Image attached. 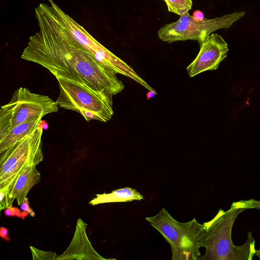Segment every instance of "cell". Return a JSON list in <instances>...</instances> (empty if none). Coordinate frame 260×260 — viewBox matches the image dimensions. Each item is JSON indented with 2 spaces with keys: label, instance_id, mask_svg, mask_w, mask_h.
I'll return each instance as SVG.
<instances>
[{
  "label": "cell",
  "instance_id": "obj_10",
  "mask_svg": "<svg viewBox=\"0 0 260 260\" xmlns=\"http://www.w3.org/2000/svg\"><path fill=\"white\" fill-rule=\"evenodd\" d=\"M43 133V126L41 123L29 135L1 154L0 177L24 155L42 146Z\"/></svg>",
  "mask_w": 260,
  "mask_h": 260
},
{
  "label": "cell",
  "instance_id": "obj_2",
  "mask_svg": "<svg viewBox=\"0 0 260 260\" xmlns=\"http://www.w3.org/2000/svg\"><path fill=\"white\" fill-rule=\"evenodd\" d=\"M249 209L260 210V201L254 199L233 202L227 211L220 209L211 220L204 222V231L199 240L205 252L198 260H252L255 255V239L252 232L242 245H234L232 231L238 215Z\"/></svg>",
  "mask_w": 260,
  "mask_h": 260
},
{
  "label": "cell",
  "instance_id": "obj_3",
  "mask_svg": "<svg viewBox=\"0 0 260 260\" xmlns=\"http://www.w3.org/2000/svg\"><path fill=\"white\" fill-rule=\"evenodd\" d=\"M56 78L59 87L56 100L58 107L79 113L87 121L106 122L111 119L114 113L112 94L95 90L81 83Z\"/></svg>",
  "mask_w": 260,
  "mask_h": 260
},
{
  "label": "cell",
  "instance_id": "obj_20",
  "mask_svg": "<svg viewBox=\"0 0 260 260\" xmlns=\"http://www.w3.org/2000/svg\"><path fill=\"white\" fill-rule=\"evenodd\" d=\"M0 236L4 240L9 241V230L5 227L2 226L0 229Z\"/></svg>",
  "mask_w": 260,
  "mask_h": 260
},
{
  "label": "cell",
  "instance_id": "obj_13",
  "mask_svg": "<svg viewBox=\"0 0 260 260\" xmlns=\"http://www.w3.org/2000/svg\"><path fill=\"white\" fill-rule=\"evenodd\" d=\"M42 118L19 124L0 138V153L29 135L41 123Z\"/></svg>",
  "mask_w": 260,
  "mask_h": 260
},
{
  "label": "cell",
  "instance_id": "obj_16",
  "mask_svg": "<svg viewBox=\"0 0 260 260\" xmlns=\"http://www.w3.org/2000/svg\"><path fill=\"white\" fill-rule=\"evenodd\" d=\"M34 260H57L58 255L52 251H44L34 246H30Z\"/></svg>",
  "mask_w": 260,
  "mask_h": 260
},
{
  "label": "cell",
  "instance_id": "obj_17",
  "mask_svg": "<svg viewBox=\"0 0 260 260\" xmlns=\"http://www.w3.org/2000/svg\"><path fill=\"white\" fill-rule=\"evenodd\" d=\"M15 198L12 197L8 191L5 189H0L1 209H6L12 206Z\"/></svg>",
  "mask_w": 260,
  "mask_h": 260
},
{
  "label": "cell",
  "instance_id": "obj_5",
  "mask_svg": "<svg viewBox=\"0 0 260 260\" xmlns=\"http://www.w3.org/2000/svg\"><path fill=\"white\" fill-rule=\"evenodd\" d=\"M48 1L60 24L71 35L80 49L90 55L107 71L130 78L148 90H153L131 66L99 43L82 26L63 12L52 0Z\"/></svg>",
  "mask_w": 260,
  "mask_h": 260
},
{
  "label": "cell",
  "instance_id": "obj_19",
  "mask_svg": "<svg viewBox=\"0 0 260 260\" xmlns=\"http://www.w3.org/2000/svg\"><path fill=\"white\" fill-rule=\"evenodd\" d=\"M20 208L23 211L27 212L30 216H35L34 211L29 206L28 199L27 197L25 198L22 203L20 205Z\"/></svg>",
  "mask_w": 260,
  "mask_h": 260
},
{
  "label": "cell",
  "instance_id": "obj_7",
  "mask_svg": "<svg viewBox=\"0 0 260 260\" xmlns=\"http://www.w3.org/2000/svg\"><path fill=\"white\" fill-rule=\"evenodd\" d=\"M245 11L234 12L212 19L197 18L189 12L180 16L178 20L167 24L157 32L161 41L172 43L177 41L192 40L199 44L214 31L229 28L236 21L243 17Z\"/></svg>",
  "mask_w": 260,
  "mask_h": 260
},
{
  "label": "cell",
  "instance_id": "obj_1",
  "mask_svg": "<svg viewBox=\"0 0 260 260\" xmlns=\"http://www.w3.org/2000/svg\"><path fill=\"white\" fill-rule=\"evenodd\" d=\"M35 15L39 30L29 38L22 59L43 66L55 78L81 83L96 91L114 95L123 89V84L115 73L77 45L51 6L40 4Z\"/></svg>",
  "mask_w": 260,
  "mask_h": 260
},
{
  "label": "cell",
  "instance_id": "obj_12",
  "mask_svg": "<svg viewBox=\"0 0 260 260\" xmlns=\"http://www.w3.org/2000/svg\"><path fill=\"white\" fill-rule=\"evenodd\" d=\"M42 146H40L20 158L2 176L0 177V189H6L16 177L27 166L38 165L43 159Z\"/></svg>",
  "mask_w": 260,
  "mask_h": 260
},
{
  "label": "cell",
  "instance_id": "obj_8",
  "mask_svg": "<svg viewBox=\"0 0 260 260\" xmlns=\"http://www.w3.org/2000/svg\"><path fill=\"white\" fill-rule=\"evenodd\" d=\"M200 44L198 55L186 68L190 77L207 71L216 70L229 51L227 43L217 33L211 34Z\"/></svg>",
  "mask_w": 260,
  "mask_h": 260
},
{
  "label": "cell",
  "instance_id": "obj_22",
  "mask_svg": "<svg viewBox=\"0 0 260 260\" xmlns=\"http://www.w3.org/2000/svg\"><path fill=\"white\" fill-rule=\"evenodd\" d=\"M260 259V249L256 250L255 255Z\"/></svg>",
  "mask_w": 260,
  "mask_h": 260
},
{
  "label": "cell",
  "instance_id": "obj_15",
  "mask_svg": "<svg viewBox=\"0 0 260 260\" xmlns=\"http://www.w3.org/2000/svg\"><path fill=\"white\" fill-rule=\"evenodd\" d=\"M167 6L168 11L183 15L191 10L192 6V0H164Z\"/></svg>",
  "mask_w": 260,
  "mask_h": 260
},
{
  "label": "cell",
  "instance_id": "obj_14",
  "mask_svg": "<svg viewBox=\"0 0 260 260\" xmlns=\"http://www.w3.org/2000/svg\"><path fill=\"white\" fill-rule=\"evenodd\" d=\"M144 197L137 190L129 187L113 190L110 193H103L95 194L89 204L96 205L101 204L126 202L134 200L140 201L143 200Z\"/></svg>",
  "mask_w": 260,
  "mask_h": 260
},
{
  "label": "cell",
  "instance_id": "obj_11",
  "mask_svg": "<svg viewBox=\"0 0 260 260\" xmlns=\"http://www.w3.org/2000/svg\"><path fill=\"white\" fill-rule=\"evenodd\" d=\"M36 166L35 165L27 166L5 189L16 200L18 205L22 203L30 189L41 181V174Z\"/></svg>",
  "mask_w": 260,
  "mask_h": 260
},
{
  "label": "cell",
  "instance_id": "obj_6",
  "mask_svg": "<svg viewBox=\"0 0 260 260\" xmlns=\"http://www.w3.org/2000/svg\"><path fill=\"white\" fill-rule=\"evenodd\" d=\"M58 110L56 101L48 96L20 87L15 91L10 101L1 107L0 138L19 124L42 118Z\"/></svg>",
  "mask_w": 260,
  "mask_h": 260
},
{
  "label": "cell",
  "instance_id": "obj_4",
  "mask_svg": "<svg viewBox=\"0 0 260 260\" xmlns=\"http://www.w3.org/2000/svg\"><path fill=\"white\" fill-rule=\"evenodd\" d=\"M145 219L169 244L172 260H198L201 256L199 240L204 231V223L194 218L186 222H179L164 208Z\"/></svg>",
  "mask_w": 260,
  "mask_h": 260
},
{
  "label": "cell",
  "instance_id": "obj_9",
  "mask_svg": "<svg viewBox=\"0 0 260 260\" xmlns=\"http://www.w3.org/2000/svg\"><path fill=\"white\" fill-rule=\"evenodd\" d=\"M87 223L81 219L77 221L73 238L67 249L57 260H107L115 258H105L94 249L86 233Z\"/></svg>",
  "mask_w": 260,
  "mask_h": 260
},
{
  "label": "cell",
  "instance_id": "obj_21",
  "mask_svg": "<svg viewBox=\"0 0 260 260\" xmlns=\"http://www.w3.org/2000/svg\"><path fill=\"white\" fill-rule=\"evenodd\" d=\"M156 94V92L155 90H149L146 94L147 100H149L150 98H152L155 96Z\"/></svg>",
  "mask_w": 260,
  "mask_h": 260
},
{
  "label": "cell",
  "instance_id": "obj_18",
  "mask_svg": "<svg viewBox=\"0 0 260 260\" xmlns=\"http://www.w3.org/2000/svg\"><path fill=\"white\" fill-rule=\"evenodd\" d=\"M4 213L6 216H16L22 219H24L28 214L27 212L25 211L21 212L18 208L12 206L6 209Z\"/></svg>",
  "mask_w": 260,
  "mask_h": 260
}]
</instances>
